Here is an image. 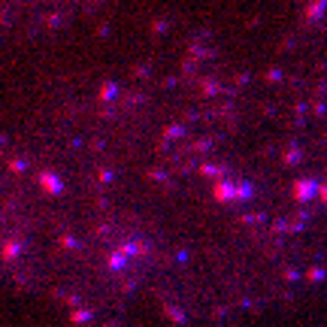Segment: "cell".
Masks as SVG:
<instances>
[{"label":"cell","mask_w":327,"mask_h":327,"mask_svg":"<svg viewBox=\"0 0 327 327\" xmlns=\"http://www.w3.org/2000/svg\"><path fill=\"white\" fill-rule=\"evenodd\" d=\"M318 188H321V185H315V182H309V179H306V182H297L294 185V197L297 200H309Z\"/></svg>","instance_id":"1"},{"label":"cell","mask_w":327,"mask_h":327,"mask_svg":"<svg viewBox=\"0 0 327 327\" xmlns=\"http://www.w3.org/2000/svg\"><path fill=\"white\" fill-rule=\"evenodd\" d=\"M252 194L249 188H228V185H215V197L218 200H228V197H246Z\"/></svg>","instance_id":"2"},{"label":"cell","mask_w":327,"mask_h":327,"mask_svg":"<svg viewBox=\"0 0 327 327\" xmlns=\"http://www.w3.org/2000/svg\"><path fill=\"white\" fill-rule=\"evenodd\" d=\"M318 197H321V200L327 203V185H321V188H318Z\"/></svg>","instance_id":"3"}]
</instances>
